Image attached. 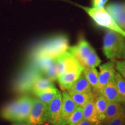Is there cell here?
<instances>
[{
	"mask_svg": "<svg viewBox=\"0 0 125 125\" xmlns=\"http://www.w3.org/2000/svg\"><path fill=\"white\" fill-rule=\"evenodd\" d=\"M69 40L65 34H57L42 41L33 48L31 58L55 59L68 51Z\"/></svg>",
	"mask_w": 125,
	"mask_h": 125,
	"instance_id": "6da1fadb",
	"label": "cell"
},
{
	"mask_svg": "<svg viewBox=\"0 0 125 125\" xmlns=\"http://www.w3.org/2000/svg\"><path fill=\"white\" fill-rule=\"evenodd\" d=\"M32 104V99L25 96L8 103L1 111V116L12 122H29Z\"/></svg>",
	"mask_w": 125,
	"mask_h": 125,
	"instance_id": "7a4b0ae2",
	"label": "cell"
},
{
	"mask_svg": "<svg viewBox=\"0 0 125 125\" xmlns=\"http://www.w3.org/2000/svg\"><path fill=\"white\" fill-rule=\"evenodd\" d=\"M125 37L115 31L108 30L103 39V51L107 59L114 60L122 57Z\"/></svg>",
	"mask_w": 125,
	"mask_h": 125,
	"instance_id": "3957f363",
	"label": "cell"
},
{
	"mask_svg": "<svg viewBox=\"0 0 125 125\" xmlns=\"http://www.w3.org/2000/svg\"><path fill=\"white\" fill-rule=\"evenodd\" d=\"M78 6L83 9L98 26L115 31L125 37V31L119 27L110 14L104 8H94L82 7L80 5H78Z\"/></svg>",
	"mask_w": 125,
	"mask_h": 125,
	"instance_id": "277c9868",
	"label": "cell"
},
{
	"mask_svg": "<svg viewBox=\"0 0 125 125\" xmlns=\"http://www.w3.org/2000/svg\"><path fill=\"white\" fill-rule=\"evenodd\" d=\"M41 74L40 71L30 64L20 73L15 83V89L19 93H25L31 90L35 78Z\"/></svg>",
	"mask_w": 125,
	"mask_h": 125,
	"instance_id": "5b68a950",
	"label": "cell"
},
{
	"mask_svg": "<svg viewBox=\"0 0 125 125\" xmlns=\"http://www.w3.org/2000/svg\"><path fill=\"white\" fill-rule=\"evenodd\" d=\"M58 76L64 73L75 72L81 74L84 68L69 52L67 51L55 59Z\"/></svg>",
	"mask_w": 125,
	"mask_h": 125,
	"instance_id": "8992f818",
	"label": "cell"
},
{
	"mask_svg": "<svg viewBox=\"0 0 125 125\" xmlns=\"http://www.w3.org/2000/svg\"><path fill=\"white\" fill-rule=\"evenodd\" d=\"M62 96L59 91L57 95L46 106V122L53 125H62Z\"/></svg>",
	"mask_w": 125,
	"mask_h": 125,
	"instance_id": "52a82bcc",
	"label": "cell"
},
{
	"mask_svg": "<svg viewBox=\"0 0 125 125\" xmlns=\"http://www.w3.org/2000/svg\"><path fill=\"white\" fill-rule=\"evenodd\" d=\"M67 51L69 52L83 67L86 60L95 50L86 39L81 38L77 44L69 47Z\"/></svg>",
	"mask_w": 125,
	"mask_h": 125,
	"instance_id": "ba28073f",
	"label": "cell"
},
{
	"mask_svg": "<svg viewBox=\"0 0 125 125\" xmlns=\"http://www.w3.org/2000/svg\"><path fill=\"white\" fill-rule=\"evenodd\" d=\"M115 64L113 60L105 62L100 65L98 73V83L93 92L99 94L101 90L112 79L115 78Z\"/></svg>",
	"mask_w": 125,
	"mask_h": 125,
	"instance_id": "9c48e42d",
	"label": "cell"
},
{
	"mask_svg": "<svg viewBox=\"0 0 125 125\" xmlns=\"http://www.w3.org/2000/svg\"><path fill=\"white\" fill-rule=\"evenodd\" d=\"M46 106L39 98L32 99L29 122L31 125H41L46 122Z\"/></svg>",
	"mask_w": 125,
	"mask_h": 125,
	"instance_id": "30bf717a",
	"label": "cell"
},
{
	"mask_svg": "<svg viewBox=\"0 0 125 125\" xmlns=\"http://www.w3.org/2000/svg\"><path fill=\"white\" fill-rule=\"evenodd\" d=\"M105 9L119 27L125 31V2L111 3Z\"/></svg>",
	"mask_w": 125,
	"mask_h": 125,
	"instance_id": "8fae6325",
	"label": "cell"
},
{
	"mask_svg": "<svg viewBox=\"0 0 125 125\" xmlns=\"http://www.w3.org/2000/svg\"><path fill=\"white\" fill-rule=\"evenodd\" d=\"M62 125H67V121L71 114L78 107L67 91L62 93Z\"/></svg>",
	"mask_w": 125,
	"mask_h": 125,
	"instance_id": "7c38bea8",
	"label": "cell"
},
{
	"mask_svg": "<svg viewBox=\"0 0 125 125\" xmlns=\"http://www.w3.org/2000/svg\"><path fill=\"white\" fill-rule=\"evenodd\" d=\"M99 94H102L104 97L107 98L108 102L123 103L114 79H112L105 86H104Z\"/></svg>",
	"mask_w": 125,
	"mask_h": 125,
	"instance_id": "4fadbf2b",
	"label": "cell"
},
{
	"mask_svg": "<svg viewBox=\"0 0 125 125\" xmlns=\"http://www.w3.org/2000/svg\"><path fill=\"white\" fill-rule=\"evenodd\" d=\"M97 94L94 97L92 98L91 100H90L82 107V108L83 119L92 122L93 123L98 124V123H100L101 121L97 118L96 108H95V98H96Z\"/></svg>",
	"mask_w": 125,
	"mask_h": 125,
	"instance_id": "5bb4252c",
	"label": "cell"
},
{
	"mask_svg": "<svg viewBox=\"0 0 125 125\" xmlns=\"http://www.w3.org/2000/svg\"><path fill=\"white\" fill-rule=\"evenodd\" d=\"M67 92L69 93L70 96L74 102L78 107H83L86 103L88 102L90 100L94 97L97 93H94L92 91L90 93H81V92H77L73 91L71 89H68Z\"/></svg>",
	"mask_w": 125,
	"mask_h": 125,
	"instance_id": "9a60e30c",
	"label": "cell"
},
{
	"mask_svg": "<svg viewBox=\"0 0 125 125\" xmlns=\"http://www.w3.org/2000/svg\"><path fill=\"white\" fill-rule=\"evenodd\" d=\"M81 74L75 72H70L59 76L57 80L61 89L62 90L70 89L76 79L79 78Z\"/></svg>",
	"mask_w": 125,
	"mask_h": 125,
	"instance_id": "2e32d148",
	"label": "cell"
},
{
	"mask_svg": "<svg viewBox=\"0 0 125 125\" xmlns=\"http://www.w3.org/2000/svg\"><path fill=\"white\" fill-rule=\"evenodd\" d=\"M70 89L73 91L85 93H90L93 91L92 86L82 72Z\"/></svg>",
	"mask_w": 125,
	"mask_h": 125,
	"instance_id": "e0dca14e",
	"label": "cell"
},
{
	"mask_svg": "<svg viewBox=\"0 0 125 125\" xmlns=\"http://www.w3.org/2000/svg\"><path fill=\"white\" fill-rule=\"evenodd\" d=\"M52 87H54L53 81L49 78L44 77L42 74H41L37 76L34 80L31 88V92L35 94L37 92Z\"/></svg>",
	"mask_w": 125,
	"mask_h": 125,
	"instance_id": "ac0fdd59",
	"label": "cell"
},
{
	"mask_svg": "<svg viewBox=\"0 0 125 125\" xmlns=\"http://www.w3.org/2000/svg\"><path fill=\"white\" fill-rule=\"evenodd\" d=\"M108 101L101 94H97L95 98V108L97 116L100 121H104L105 112L107 109Z\"/></svg>",
	"mask_w": 125,
	"mask_h": 125,
	"instance_id": "d6986e66",
	"label": "cell"
},
{
	"mask_svg": "<svg viewBox=\"0 0 125 125\" xmlns=\"http://www.w3.org/2000/svg\"><path fill=\"white\" fill-rule=\"evenodd\" d=\"M122 105L121 103L108 102L105 112V118L103 121L104 123L115 118L122 111Z\"/></svg>",
	"mask_w": 125,
	"mask_h": 125,
	"instance_id": "ffe728a7",
	"label": "cell"
},
{
	"mask_svg": "<svg viewBox=\"0 0 125 125\" xmlns=\"http://www.w3.org/2000/svg\"><path fill=\"white\" fill-rule=\"evenodd\" d=\"M59 92V90L54 86L49 87L45 90L37 92L35 93V94L38 96L41 101H42L45 104H48L55 97Z\"/></svg>",
	"mask_w": 125,
	"mask_h": 125,
	"instance_id": "44dd1931",
	"label": "cell"
},
{
	"mask_svg": "<svg viewBox=\"0 0 125 125\" xmlns=\"http://www.w3.org/2000/svg\"><path fill=\"white\" fill-rule=\"evenodd\" d=\"M82 73L85 75L87 80L90 83L93 89V92L96 89L98 83V72L96 68H85Z\"/></svg>",
	"mask_w": 125,
	"mask_h": 125,
	"instance_id": "7402d4cb",
	"label": "cell"
},
{
	"mask_svg": "<svg viewBox=\"0 0 125 125\" xmlns=\"http://www.w3.org/2000/svg\"><path fill=\"white\" fill-rule=\"evenodd\" d=\"M114 79L123 103H125V79L118 71H115Z\"/></svg>",
	"mask_w": 125,
	"mask_h": 125,
	"instance_id": "603a6c76",
	"label": "cell"
},
{
	"mask_svg": "<svg viewBox=\"0 0 125 125\" xmlns=\"http://www.w3.org/2000/svg\"><path fill=\"white\" fill-rule=\"evenodd\" d=\"M83 119L82 107H78L74 112L71 114L67 121V125H76Z\"/></svg>",
	"mask_w": 125,
	"mask_h": 125,
	"instance_id": "cb8c5ba5",
	"label": "cell"
},
{
	"mask_svg": "<svg viewBox=\"0 0 125 125\" xmlns=\"http://www.w3.org/2000/svg\"><path fill=\"white\" fill-rule=\"evenodd\" d=\"M101 60L99 58L96 51L93 52L89 56L84 62L83 67L85 68H96L101 64Z\"/></svg>",
	"mask_w": 125,
	"mask_h": 125,
	"instance_id": "d4e9b609",
	"label": "cell"
},
{
	"mask_svg": "<svg viewBox=\"0 0 125 125\" xmlns=\"http://www.w3.org/2000/svg\"><path fill=\"white\" fill-rule=\"evenodd\" d=\"M43 74H44L46 78H49L52 81L57 79L58 77V71H57V66L56 61L51 66H50L49 68L43 71Z\"/></svg>",
	"mask_w": 125,
	"mask_h": 125,
	"instance_id": "484cf974",
	"label": "cell"
},
{
	"mask_svg": "<svg viewBox=\"0 0 125 125\" xmlns=\"http://www.w3.org/2000/svg\"><path fill=\"white\" fill-rule=\"evenodd\" d=\"M104 124L105 125H125V116L123 109L115 118Z\"/></svg>",
	"mask_w": 125,
	"mask_h": 125,
	"instance_id": "4316f807",
	"label": "cell"
},
{
	"mask_svg": "<svg viewBox=\"0 0 125 125\" xmlns=\"http://www.w3.org/2000/svg\"><path fill=\"white\" fill-rule=\"evenodd\" d=\"M115 64L117 71L125 79V60H116Z\"/></svg>",
	"mask_w": 125,
	"mask_h": 125,
	"instance_id": "83f0119b",
	"label": "cell"
},
{
	"mask_svg": "<svg viewBox=\"0 0 125 125\" xmlns=\"http://www.w3.org/2000/svg\"><path fill=\"white\" fill-rule=\"evenodd\" d=\"M108 1V0H92V7L94 8H102Z\"/></svg>",
	"mask_w": 125,
	"mask_h": 125,
	"instance_id": "f1b7e54d",
	"label": "cell"
},
{
	"mask_svg": "<svg viewBox=\"0 0 125 125\" xmlns=\"http://www.w3.org/2000/svg\"><path fill=\"white\" fill-rule=\"evenodd\" d=\"M97 125L96 123H93L92 122L89 121L86 119H82L80 122L78 123L76 125Z\"/></svg>",
	"mask_w": 125,
	"mask_h": 125,
	"instance_id": "f546056e",
	"label": "cell"
},
{
	"mask_svg": "<svg viewBox=\"0 0 125 125\" xmlns=\"http://www.w3.org/2000/svg\"><path fill=\"white\" fill-rule=\"evenodd\" d=\"M13 125H31L29 122H17L13 123Z\"/></svg>",
	"mask_w": 125,
	"mask_h": 125,
	"instance_id": "4dcf8cb0",
	"label": "cell"
},
{
	"mask_svg": "<svg viewBox=\"0 0 125 125\" xmlns=\"http://www.w3.org/2000/svg\"><path fill=\"white\" fill-rule=\"evenodd\" d=\"M122 108H123V113L125 114V103H123V104H122Z\"/></svg>",
	"mask_w": 125,
	"mask_h": 125,
	"instance_id": "1f68e13d",
	"label": "cell"
},
{
	"mask_svg": "<svg viewBox=\"0 0 125 125\" xmlns=\"http://www.w3.org/2000/svg\"><path fill=\"white\" fill-rule=\"evenodd\" d=\"M122 57H123V58H124V59H125V48H124V51H123Z\"/></svg>",
	"mask_w": 125,
	"mask_h": 125,
	"instance_id": "d6a6232c",
	"label": "cell"
},
{
	"mask_svg": "<svg viewBox=\"0 0 125 125\" xmlns=\"http://www.w3.org/2000/svg\"><path fill=\"white\" fill-rule=\"evenodd\" d=\"M104 125L101 124V123H98V124H97V125Z\"/></svg>",
	"mask_w": 125,
	"mask_h": 125,
	"instance_id": "836d02e7",
	"label": "cell"
},
{
	"mask_svg": "<svg viewBox=\"0 0 125 125\" xmlns=\"http://www.w3.org/2000/svg\"></svg>",
	"mask_w": 125,
	"mask_h": 125,
	"instance_id": "e575fe53",
	"label": "cell"
}]
</instances>
